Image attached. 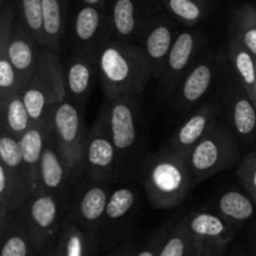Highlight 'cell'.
<instances>
[{"mask_svg":"<svg viewBox=\"0 0 256 256\" xmlns=\"http://www.w3.org/2000/svg\"><path fill=\"white\" fill-rule=\"evenodd\" d=\"M142 184L155 209L166 210L179 205L194 185L188 155L172 148L148 155L142 164Z\"/></svg>","mask_w":256,"mask_h":256,"instance_id":"obj_2","label":"cell"},{"mask_svg":"<svg viewBox=\"0 0 256 256\" xmlns=\"http://www.w3.org/2000/svg\"><path fill=\"white\" fill-rule=\"evenodd\" d=\"M238 178L244 186L245 192L254 200L256 205V149L245 155L240 162Z\"/></svg>","mask_w":256,"mask_h":256,"instance_id":"obj_34","label":"cell"},{"mask_svg":"<svg viewBox=\"0 0 256 256\" xmlns=\"http://www.w3.org/2000/svg\"><path fill=\"white\" fill-rule=\"evenodd\" d=\"M228 59L232 64V72L242 86L254 102L256 85V59L254 55L236 39L232 38L228 44Z\"/></svg>","mask_w":256,"mask_h":256,"instance_id":"obj_25","label":"cell"},{"mask_svg":"<svg viewBox=\"0 0 256 256\" xmlns=\"http://www.w3.org/2000/svg\"><path fill=\"white\" fill-rule=\"evenodd\" d=\"M68 174H70V172L68 170L64 160L58 152L54 142V135L52 134L45 145L39 165V180L42 192L55 194L59 196L60 192L64 190Z\"/></svg>","mask_w":256,"mask_h":256,"instance_id":"obj_21","label":"cell"},{"mask_svg":"<svg viewBox=\"0 0 256 256\" xmlns=\"http://www.w3.org/2000/svg\"><path fill=\"white\" fill-rule=\"evenodd\" d=\"M138 250L135 249L134 245H122L118 249L112 250V252L106 254L105 256H135Z\"/></svg>","mask_w":256,"mask_h":256,"instance_id":"obj_38","label":"cell"},{"mask_svg":"<svg viewBox=\"0 0 256 256\" xmlns=\"http://www.w3.org/2000/svg\"><path fill=\"white\" fill-rule=\"evenodd\" d=\"M118 165L116 149L110 135L106 118L102 112L86 135L82 169L92 182H104L112 180Z\"/></svg>","mask_w":256,"mask_h":256,"instance_id":"obj_7","label":"cell"},{"mask_svg":"<svg viewBox=\"0 0 256 256\" xmlns=\"http://www.w3.org/2000/svg\"><path fill=\"white\" fill-rule=\"evenodd\" d=\"M95 72L96 65L94 58L78 50H75L65 66L68 100L74 102L79 109L92 89Z\"/></svg>","mask_w":256,"mask_h":256,"instance_id":"obj_17","label":"cell"},{"mask_svg":"<svg viewBox=\"0 0 256 256\" xmlns=\"http://www.w3.org/2000/svg\"><path fill=\"white\" fill-rule=\"evenodd\" d=\"M52 135L56 149L68 170L75 172L82 168L88 132L80 109L70 100L55 105L52 110Z\"/></svg>","mask_w":256,"mask_h":256,"instance_id":"obj_6","label":"cell"},{"mask_svg":"<svg viewBox=\"0 0 256 256\" xmlns=\"http://www.w3.org/2000/svg\"><path fill=\"white\" fill-rule=\"evenodd\" d=\"M20 92L32 124L45 122L52 106L68 100L65 66L56 52L42 48L34 75Z\"/></svg>","mask_w":256,"mask_h":256,"instance_id":"obj_3","label":"cell"},{"mask_svg":"<svg viewBox=\"0 0 256 256\" xmlns=\"http://www.w3.org/2000/svg\"><path fill=\"white\" fill-rule=\"evenodd\" d=\"M0 116L2 132L12 135L18 139H20L32 125L20 90L0 98Z\"/></svg>","mask_w":256,"mask_h":256,"instance_id":"obj_23","label":"cell"},{"mask_svg":"<svg viewBox=\"0 0 256 256\" xmlns=\"http://www.w3.org/2000/svg\"><path fill=\"white\" fill-rule=\"evenodd\" d=\"M54 250L58 256H95L96 234L88 232L69 218L62 222Z\"/></svg>","mask_w":256,"mask_h":256,"instance_id":"obj_20","label":"cell"},{"mask_svg":"<svg viewBox=\"0 0 256 256\" xmlns=\"http://www.w3.org/2000/svg\"><path fill=\"white\" fill-rule=\"evenodd\" d=\"M254 249H255V256H256V236H255V242H254Z\"/></svg>","mask_w":256,"mask_h":256,"instance_id":"obj_44","label":"cell"},{"mask_svg":"<svg viewBox=\"0 0 256 256\" xmlns=\"http://www.w3.org/2000/svg\"><path fill=\"white\" fill-rule=\"evenodd\" d=\"M34 196L25 172H12L0 164V229L8 224L12 214Z\"/></svg>","mask_w":256,"mask_h":256,"instance_id":"obj_15","label":"cell"},{"mask_svg":"<svg viewBox=\"0 0 256 256\" xmlns=\"http://www.w3.org/2000/svg\"><path fill=\"white\" fill-rule=\"evenodd\" d=\"M102 18L96 8H82L75 19V36L78 42V52H85L95 58L98 50L105 44V40L100 38Z\"/></svg>","mask_w":256,"mask_h":256,"instance_id":"obj_22","label":"cell"},{"mask_svg":"<svg viewBox=\"0 0 256 256\" xmlns=\"http://www.w3.org/2000/svg\"><path fill=\"white\" fill-rule=\"evenodd\" d=\"M250 14H252V19H254V22H256V10H252V9H250Z\"/></svg>","mask_w":256,"mask_h":256,"instance_id":"obj_41","label":"cell"},{"mask_svg":"<svg viewBox=\"0 0 256 256\" xmlns=\"http://www.w3.org/2000/svg\"><path fill=\"white\" fill-rule=\"evenodd\" d=\"M220 115L222 108L215 102H206L198 108L172 135L169 148L182 154L189 155L192 148L206 135L214 122L219 120Z\"/></svg>","mask_w":256,"mask_h":256,"instance_id":"obj_13","label":"cell"},{"mask_svg":"<svg viewBox=\"0 0 256 256\" xmlns=\"http://www.w3.org/2000/svg\"><path fill=\"white\" fill-rule=\"evenodd\" d=\"M198 45V38L190 32H180L175 38L164 74L160 79V86L165 96H174L179 85L195 64Z\"/></svg>","mask_w":256,"mask_h":256,"instance_id":"obj_12","label":"cell"},{"mask_svg":"<svg viewBox=\"0 0 256 256\" xmlns=\"http://www.w3.org/2000/svg\"><path fill=\"white\" fill-rule=\"evenodd\" d=\"M194 185L239 164V139L230 125L216 120L188 155Z\"/></svg>","mask_w":256,"mask_h":256,"instance_id":"obj_4","label":"cell"},{"mask_svg":"<svg viewBox=\"0 0 256 256\" xmlns=\"http://www.w3.org/2000/svg\"><path fill=\"white\" fill-rule=\"evenodd\" d=\"M118 152V162L125 160L138 142L139 110L134 96L106 98L102 110Z\"/></svg>","mask_w":256,"mask_h":256,"instance_id":"obj_8","label":"cell"},{"mask_svg":"<svg viewBox=\"0 0 256 256\" xmlns=\"http://www.w3.org/2000/svg\"><path fill=\"white\" fill-rule=\"evenodd\" d=\"M22 5L26 32L36 40L40 48H45L42 0H22Z\"/></svg>","mask_w":256,"mask_h":256,"instance_id":"obj_32","label":"cell"},{"mask_svg":"<svg viewBox=\"0 0 256 256\" xmlns=\"http://www.w3.org/2000/svg\"><path fill=\"white\" fill-rule=\"evenodd\" d=\"M94 59L106 98L142 94L152 79L142 46L132 42L108 40L98 50Z\"/></svg>","mask_w":256,"mask_h":256,"instance_id":"obj_1","label":"cell"},{"mask_svg":"<svg viewBox=\"0 0 256 256\" xmlns=\"http://www.w3.org/2000/svg\"><path fill=\"white\" fill-rule=\"evenodd\" d=\"M172 226H162V229H159L158 232H155L152 235V238H149L146 242L142 246V249L138 250L135 256H160L162 246H164L165 242H166L168 236H169L170 232H172Z\"/></svg>","mask_w":256,"mask_h":256,"instance_id":"obj_37","label":"cell"},{"mask_svg":"<svg viewBox=\"0 0 256 256\" xmlns=\"http://www.w3.org/2000/svg\"><path fill=\"white\" fill-rule=\"evenodd\" d=\"M168 5L172 14L190 24L202 18V9L192 0H169Z\"/></svg>","mask_w":256,"mask_h":256,"instance_id":"obj_36","label":"cell"},{"mask_svg":"<svg viewBox=\"0 0 256 256\" xmlns=\"http://www.w3.org/2000/svg\"><path fill=\"white\" fill-rule=\"evenodd\" d=\"M0 164L12 172H25L20 140L5 132L0 136Z\"/></svg>","mask_w":256,"mask_h":256,"instance_id":"obj_33","label":"cell"},{"mask_svg":"<svg viewBox=\"0 0 256 256\" xmlns=\"http://www.w3.org/2000/svg\"><path fill=\"white\" fill-rule=\"evenodd\" d=\"M254 104H255V106H256V85H255V96H254Z\"/></svg>","mask_w":256,"mask_h":256,"instance_id":"obj_43","label":"cell"},{"mask_svg":"<svg viewBox=\"0 0 256 256\" xmlns=\"http://www.w3.org/2000/svg\"><path fill=\"white\" fill-rule=\"evenodd\" d=\"M38 45L39 44L36 40L26 32V29L18 28L12 32V39L8 45V52L10 62L16 72L20 90L32 79L38 66L42 52V48L39 49Z\"/></svg>","mask_w":256,"mask_h":256,"instance_id":"obj_16","label":"cell"},{"mask_svg":"<svg viewBox=\"0 0 256 256\" xmlns=\"http://www.w3.org/2000/svg\"><path fill=\"white\" fill-rule=\"evenodd\" d=\"M232 256H242V252H234V254H232Z\"/></svg>","mask_w":256,"mask_h":256,"instance_id":"obj_42","label":"cell"},{"mask_svg":"<svg viewBox=\"0 0 256 256\" xmlns=\"http://www.w3.org/2000/svg\"><path fill=\"white\" fill-rule=\"evenodd\" d=\"M109 198L108 188L100 184L90 185L75 202L72 219L85 230L96 234L99 225L105 220Z\"/></svg>","mask_w":256,"mask_h":256,"instance_id":"obj_18","label":"cell"},{"mask_svg":"<svg viewBox=\"0 0 256 256\" xmlns=\"http://www.w3.org/2000/svg\"><path fill=\"white\" fill-rule=\"evenodd\" d=\"M112 26L122 39H132L138 28L132 0H118L112 9Z\"/></svg>","mask_w":256,"mask_h":256,"instance_id":"obj_30","label":"cell"},{"mask_svg":"<svg viewBox=\"0 0 256 256\" xmlns=\"http://www.w3.org/2000/svg\"><path fill=\"white\" fill-rule=\"evenodd\" d=\"M224 109L230 128L244 142L256 140V106L234 72L228 76L222 90Z\"/></svg>","mask_w":256,"mask_h":256,"instance_id":"obj_10","label":"cell"},{"mask_svg":"<svg viewBox=\"0 0 256 256\" xmlns=\"http://www.w3.org/2000/svg\"><path fill=\"white\" fill-rule=\"evenodd\" d=\"M236 39L252 52L256 59V22L252 19L250 10L244 12L236 32Z\"/></svg>","mask_w":256,"mask_h":256,"instance_id":"obj_35","label":"cell"},{"mask_svg":"<svg viewBox=\"0 0 256 256\" xmlns=\"http://www.w3.org/2000/svg\"><path fill=\"white\" fill-rule=\"evenodd\" d=\"M45 48L58 52L62 44V18L59 0H42Z\"/></svg>","mask_w":256,"mask_h":256,"instance_id":"obj_28","label":"cell"},{"mask_svg":"<svg viewBox=\"0 0 256 256\" xmlns=\"http://www.w3.org/2000/svg\"><path fill=\"white\" fill-rule=\"evenodd\" d=\"M10 24H12L10 18L4 19L0 29V98L20 90L16 72L10 62L9 52H8V45L12 34Z\"/></svg>","mask_w":256,"mask_h":256,"instance_id":"obj_26","label":"cell"},{"mask_svg":"<svg viewBox=\"0 0 256 256\" xmlns=\"http://www.w3.org/2000/svg\"><path fill=\"white\" fill-rule=\"evenodd\" d=\"M84 2H86V4H89L90 6H94L95 4H99L100 0H84Z\"/></svg>","mask_w":256,"mask_h":256,"instance_id":"obj_39","label":"cell"},{"mask_svg":"<svg viewBox=\"0 0 256 256\" xmlns=\"http://www.w3.org/2000/svg\"><path fill=\"white\" fill-rule=\"evenodd\" d=\"M188 222L194 245V256H224L234 239V226L210 212H192L188 215Z\"/></svg>","mask_w":256,"mask_h":256,"instance_id":"obj_9","label":"cell"},{"mask_svg":"<svg viewBox=\"0 0 256 256\" xmlns=\"http://www.w3.org/2000/svg\"><path fill=\"white\" fill-rule=\"evenodd\" d=\"M52 110L45 122L39 124H32V128L20 138L22 145V162H24V170L29 179L34 195L42 194V186L39 180V165L44 152L45 145L52 134Z\"/></svg>","mask_w":256,"mask_h":256,"instance_id":"obj_14","label":"cell"},{"mask_svg":"<svg viewBox=\"0 0 256 256\" xmlns=\"http://www.w3.org/2000/svg\"><path fill=\"white\" fill-rule=\"evenodd\" d=\"M0 256H40L32 239L24 229L12 219L2 228Z\"/></svg>","mask_w":256,"mask_h":256,"instance_id":"obj_27","label":"cell"},{"mask_svg":"<svg viewBox=\"0 0 256 256\" xmlns=\"http://www.w3.org/2000/svg\"><path fill=\"white\" fill-rule=\"evenodd\" d=\"M9 219L26 232L39 255H44L54 248L62 229L59 196L46 192L35 195Z\"/></svg>","mask_w":256,"mask_h":256,"instance_id":"obj_5","label":"cell"},{"mask_svg":"<svg viewBox=\"0 0 256 256\" xmlns=\"http://www.w3.org/2000/svg\"><path fill=\"white\" fill-rule=\"evenodd\" d=\"M255 209L254 200L246 192L239 190L225 192L216 202V214L235 229L249 222L254 216Z\"/></svg>","mask_w":256,"mask_h":256,"instance_id":"obj_24","label":"cell"},{"mask_svg":"<svg viewBox=\"0 0 256 256\" xmlns=\"http://www.w3.org/2000/svg\"><path fill=\"white\" fill-rule=\"evenodd\" d=\"M174 42L172 28L164 22L152 25L145 32L142 49L152 69V79H162Z\"/></svg>","mask_w":256,"mask_h":256,"instance_id":"obj_19","label":"cell"},{"mask_svg":"<svg viewBox=\"0 0 256 256\" xmlns=\"http://www.w3.org/2000/svg\"><path fill=\"white\" fill-rule=\"evenodd\" d=\"M136 202V194L130 188H120L110 194L108 202L105 220L106 222H119L129 214Z\"/></svg>","mask_w":256,"mask_h":256,"instance_id":"obj_31","label":"cell"},{"mask_svg":"<svg viewBox=\"0 0 256 256\" xmlns=\"http://www.w3.org/2000/svg\"><path fill=\"white\" fill-rule=\"evenodd\" d=\"M42 256H58V255H56V252H55L54 248H52V250H49V252H45V254H44V255H42Z\"/></svg>","mask_w":256,"mask_h":256,"instance_id":"obj_40","label":"cell"},{"mask_svg":"<svg viewBox=\"0 0 256 256\" xmlns=\"http://www.w3.org/2000/svg\"><path fill=\"white\" fill-rule=\"evenodd\" d=\"M160 256H194V245L188 216L182 218L172 228Z\"/></svg>","mask_w":256,"mask_h":256,"instance_id":"obj_29","label":"cell"},{"mask_svg":"<svg viewBox=\"0 0 256 256\" xmlns=\"http://www.w3.org/2000/svg\"><path fill=\"white\" fill-rule=\"evenodd\" d=\"M219 69L220 60L215 55H208L195 62L172 96L178 112H188L206 95Z\"/></svg>","mask_w":256,"mask_h":256,"instance_id":"obj_11","label":"cell"}]
</instances>
